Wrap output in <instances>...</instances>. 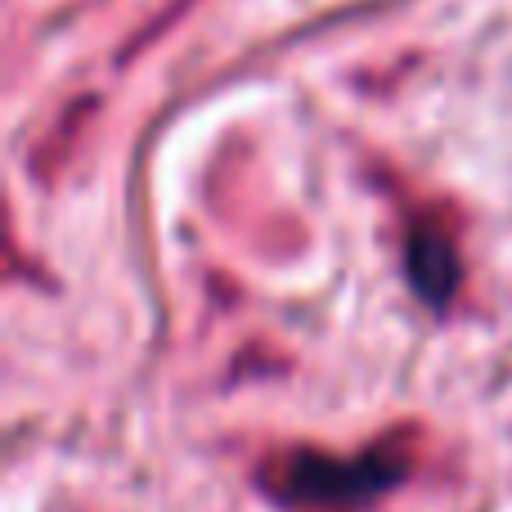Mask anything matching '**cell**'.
Wrapping results in <instances>:
<instances>
[{
    "instance_id": "obj_1",
    "label": "cell",
    "mask_w": 512,
    "mask_h": 512,
    "mask_svg": "<svg viewBox=\"0 0 512 512\" xmlns=\"http://www.w3.org/2000/svg\"><path fill=\"white\" fill-rule=\"evenodd\" d=\"M414 468V441L391 432L364 454L337 459L319 450H279L261 463L256 481L288 512H364Z\"/></svg>"
},
{
    "instance_id": "obj_2",
    "label": "cell",
    "mask_w": 512,
    "mask_h": 512,
    "mask_svg": "<svg viewBox=\"0 0 512 512\" xmlns=\"http://www.w3.org/2000/svg\"><path fill=\"white\" fill-rule=\"evenodd\" d=\"M405 265L414 288L427 301L445 306L459 288V248H454V225H445L436 212H418L405 230Z\"/></svg>"
}]
</instances>
